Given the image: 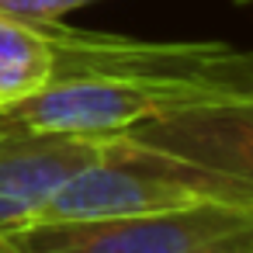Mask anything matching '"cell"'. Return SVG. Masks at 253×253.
I'll use <instances>...</instances> for the list:
<instances>
[{
  "label": "cell",
  "mask_w": 253,
  "mask_h": 253,
  "mask_svg": "<svg viewBox=\"0 0 253 253\" xmlns=\"http://www.w3.org/2000/svg\"><path fill=\"white\" fill-rule=\"evenodd\" d=\"M253 87V66L243 70H111L52 80L45 90L0 108V122L32 132L122 135L132 125L198 101Z\"/></svg>",
  "instance_id": "cell-1"
},
{
  "label": "cell",
  "mask_w": 253,
  "mask_h": 253,
  "mask_svg": "<svg viewBox=\"0 0 253 253\" xmlns=\"http://www.w3.org/2000/svg\"><path fill=\"white\" fill-rule=\"evenodd\" d=\"M246 225H253L250 205L211 198L142 215L21 225L0 239L11 253H198Z\"/></svg>",
  "instance_id": "cell-2"
},
{
  "label": "cell",
  "mask_w": 253,
  "mask_h": 253,
  "mask_svg": "<svg viewBox=\"0 0 253 253\" xmlns=\"http://www.w3.org/2000/svg\"><path fill=\"white\" fill-rule=\"evenodd\" d=\"M118 135L32 132L0 122V236L28 225L84 167L111 156Z\"/></svg>",
  "instance_id": "cell-3"
},
{
  "label": "cell",
  "mask_w": 253,
  "mask_h": 253,
  "mask_svg": "<svg viewBox=\"0 0 253 253\" xmlns=\"http://www.w3.org/2000/svg\"><path fill=\"white\" fill-rule=\"evenodd\" d=\"M122 135L253 187V87L153 115Z\"/></svg>",
  "instance_id": "cell-4"
},
{
  "label": "cell",
  "mask_w": 253,
  "mask_h": 253,
  "mask_svg": "<svg viewBox=\"0 0 253 253\" xmlns=\"http://www.w3.org/2000/svg\"><path fill=\"white\" fill-rule=\"evenodd\" d=\"M59 21L0 11V108L45 90L59 77Z\"/></svg>",
  "instance_id": "cell-5"
},
{
  "label": "cell",
  "mask_w": 253,
  "mask_h": 253,
  "mask_svg": "<svg viewBox=\"0 0 253 253\" xmlns=\"http://www.w3.org/2000/svg\"><path fill=\"white\" fill-rule=\"evenodd\" d=\"M87 4H94V0H0V11L32 18V21H63V14L87 7Z\"/></svg>",
  "instance_id": "cell-6"
},
{
  "label": "cell",
  "mask_w": 253,
  "mask_h": 253,
  "mask_svg": "<svg viewBox=\"0 0 253 253\" xmlns=\"http://www.w3.org/2000/svg\"><path fill=\"white\" fill-rule=\"evenodd\" d=\"M198 253H253V225H246V229H239V232H232V236H225L215 246L198 250Z\"/></svg>",
  "instance_id": "cell-7"
},
{
  "label": "cell",
  "mask_w": 253,
  "mask_h": 253,
  "mask_svg": "<svg viewBox=\"0 0 253 253\" xmlns=\"http://www.w3.org/2000/svg\"><path fill=\"white\" fill-rule=\"evenodd\" d=\"M0 253H11V250H7V246H4V239H0Z\"/></svg>",
  "instance_id": "cell-8"
},
{
  "label": "cell",
  "mask_w": 253,
  "mask_h": 253,
  "mask_svg": "<svg viewBox=\"0 0 253 253\" xmlns=\"http://www.w3.org/2000/svg\"><path fill=\"white\" fill-rule=\"evenodd\" d=\"M236 4H253V0H236Z\"/></svg>",
  "instance_id": "cell-9"
}]
</instances>
